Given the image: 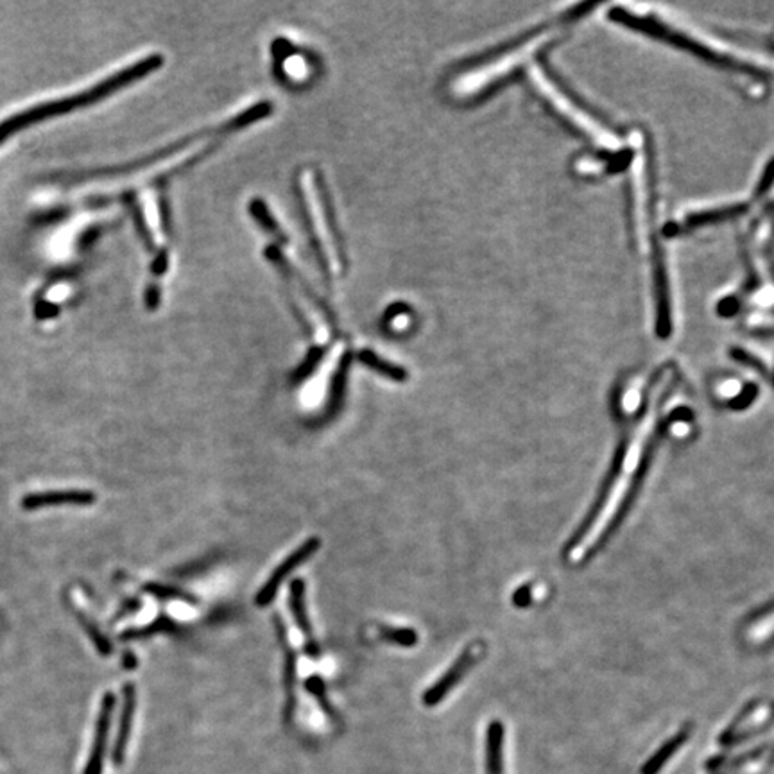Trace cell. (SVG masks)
<instances>
[{"instance_id": "obj_12", "label": "cell", "mask_w": 774, "mask_h": 774, "mask_svg": "<svg viewBox=\"0 0 774 774\" xmlns=\"http://www.w3.org/2000/svg\"><path fill=\"white\" fill-rule=\"evenodd\" d=\"M278 630H280V637H282V644H283V653H285V692L289 696V712L294 707V680H296V655L289 644V639L283 633L282 624L278 622Z\"/></svg>"}, {"instance_id": "obj_1", "label": "cell", "mask_w": 774, "mask_h": 774, "mask_svg": "<svg viewBox=\"0 0 774 774\" xmlns=\"http://www.w3.org/2000/svg\"><path fill=\"white\" fill-rule=\"evenodd\" d=\"M161 63H163V57L160 54L149 56V57L140 59L135 65H131V66H127V68H124V70H120V72L106 77L104 81L93 84L88 90H83L79 93H74V95H68V97H63V99H56V100H50V102L30 106L27 109L20 111V113H14V115L7 117L5 120L0 122V145L9 136H13L14 133L25 129L27 126H32V124H38V122H45L48 118L59 117L61 113H68V111H74V109H79V108H86V106H91V104L99 102L100 99H104V97H108V95H111L115 91L126 88L127 84H131V83H135V81L149 75L151 72H154L156 68H160Z\"/></svg>"}, {"instance_id": "obj_18", "label": "cell", "mask_w": 774, "mask_h": 774, "mask_svg": "<svg viewBox=\"0 0 774 774\" xmlns=\"http://www.w3.org/2000/svg\"><path fill=\"white\" fill-rule=\"evenodd\" d=\"M685 739H687V732H682L678 737H674V739H671L667 744H665V748H662L657 755H655V759H653V762H651V768H657V766H662L673 753H676V750L685 743Z\"/></svg>"}, {"instance_id": "obj_7", "label": "cell", "mask_w": 774, "mask_h": 774, "mask_svg": "<svg viewBox=\"0 0 774 774\" xmlns=\"http://www.w3.org/2000/svg\"><path fill=\"white\" fill-rule=\"evenodd\" d=\"M115 696L113 694H106L102 703H100V710H99V719L95 725V737H93V748L88 759V766L84 768V774H100L102 771V762H104V753H106V741H108V734H109V725H111V716L115 710Z\"/></svg>"}, {"instance_id": "obj_19", "label": "cell", "mask_w": 774, "mask_h": 774, "mask_svg": "<svg viewBox=\"0 0 774 774\" xmlns=\"http://www.w3.org/2000/svg\"><path fill=\"white\" fill-rule=\"evenodd\" d=\"M251 212L255 213V217L267 228V231H271V233H274L276 237H280L282 239V235L278 233V226H276V222L269 217V213H267V210H265V206H264V203L260 201V199H255V203H253V206H251Z\"/></svg>"}, {"instance_id": "obj_5", "label": "cell", "mask_w": 774, "mask_h": 774, "mask_svg": "<svg viewBox=\"0 0 774 774\" xmlns=\"http://www.w3.org/2000/svg\"><path fill=\"white\" fill-rule=\"evenodd\" d=\"M305 581L303 579H294L291 583L289 588V606L294 617V622L298 626V630L303 633L305 637V651L312 660H317L321 651L317 646V640L312 637V624L309 619V610H307V599H305Z\"/></svg>"}, {"instance_id": "obj_3", "label": "cell", "mask_w": 774, "mask_h": 774, "mask_svg": "<svg viewBox=\"0 0 774 774\" xmlns=\"http://www.w3.org/2000/svg\"><path fill=\"white\" fill-rule=\"evenodd\" d=\"M477 658H479L477 648L470 646L468 649H465L461 657H457V660L452 664V667L423 694V705L429 709L438 707L456 689V685L463 682V678L474 667Z\"/></svg>"}, {"instance_id": "obj_14", "label": "cell", "mask_w": 774, "mask_h": 774, "mask_svg": "<svg viewBox=\"0 0 774 774\" xmlns=\"http://www.w3.org/2000/svg\"><path fill=\"white\" fill-rule=\"evenodd\" d=\"M145 592H149L151 596L161 599V601H170V599H178V601H185L188 604H196V597L183 592L181 588L176 587H165V585H147Z\"/></svg>"}, {"instance_id": "obj_20", "label": "cell", "mask_w": 774, "mask_h": 774, "mask_svg": "<svg viewBox=\"0 0 774 774\" xmlns=\"http://www.w3.org/2000/svg\"><path fill=\"white\" fill-rule=\"evenodd\" d=\"M124 667L126 669H135L136 667V658L133 653H126L124 655Z\"/></svg>"}, {"instance_id": "obj_9", "label": "cell", "mask_w": 774, "mask_h": 774, "mask_svg": "<svg viewBox=\"0 0 774 774\" xmlns=\"http://www.w3.org/2000/svg\"><path fill=\"white\" fill-rule=\"evenodd\" d=\"M348 371H350V355H344L334 378H332V384H330V395H328V404H326V411H325L326 418L334 416L343 405L344 393H346Z\"/></svg>"}, {"instance_id": "obj_4", "label": "cell", "mask_w": 774, "mask_h": 774, "mask_svg": "<svg viewBox=\"0 0 774 774\" xmlns=\"http://www.w3.org/2000/svg\"><path fill=\"white\" fill-rule=\"evenodd\" d=\"M533 79H535V83H536V86L542 90V93L544 95H547L552 102H554V106L558 108V109H561L563 113H567V117L572 120V122H576L583 131H587V133H590L596 140H599V142H603V143H606V142H610L612 140V136L610 135H606L603 129H599L597 127V124L596 122H592L583 111H579L576 106H572L570 102H569V99L561 93V91H558L556 88H554V84L538 70V68H535L533 70ZM608 145V143H606Z\"/></svg>"}, {"instance_id": "obj_6", "label": "cell", "mask_w": 774, "mask_h": 774, "mask_svg": "<svg viewBox=\"0 0 774 774\" xmlns=\"http://www.w3.org/2000/svg\"><path fill=\"white\" fill-rule=\"evenodd\" d=\"M95 495L88 490H63V491H41L29 493L22 499V508L25 511H34L41 508L56 506H91Z\"/></svg>"}, {"instance_id": "obj_8", "label": "cell", "mask_w": 774, "mask_h": 774, "mask_svg": "<svg viewBox=\"0 0 774 774\" xmlns=\"http://www.w3.org/2000/svg\"><path fill=\"white\" fill-rule=\"evenodd\" d=\"M124 703H122V716L118 723V734L113 746V764L120 766L126 759V750L131 739V728H133V717L136 710V691L133 683H126L122 689Z\"/></svg>"}, {"instance_id": "obj_16", "label": "cell", "mask_w": 774, "mask_h": 774, "mask_svg": "<svg viewBox=\"0 0 774 774\" xmlns=\"http://www.w3.org/2000/svg\"><path fill=\"white\" fill-rule=\"evenodd\" d=\"M79 621H81V624H83V628L86 630V633H88V637L91 639V642H93V646L97 648V651L100 653V655H104V657H108L109 653H111V644H109V640L97 630V626L95 624H91L88 619H84L83 615L79 617Z\"/></svg>"}, {"instance_id": "obj_15", "label": "cell", "mask_w": 774, "mask_h": 774, "mask_svg": "<svg viewBox=\"0 0 774 774\" xmlns=\"http://www.w3.org/2000/svg\"><path fill=\"white\" fill-rule=\"evenodd\" d=\"M305 689H307V692L309 694H312L314 698H316V701L319 703V707L326 712V714H334V710H332V705L328 703V696H326V685H325V682H323V678L321 676H310L307 682H305Z\"/></svg>"}, {"instance_id": "obj_13", "label": "cell", "mask_w": 774, "mask_h": 774, "mask_svg": "<svg viewBox=\"0 0 774 774\" xmlns=\"http://www.w3.org/2000/svg\"><path fill=\"white\" fill-rule=\"evenodd\" d=\"M380 637L386 642H391V644H395L398 648H405V649L414 648L420 640L418 633L411 628H391V626L380 628Z\"/></svg>"}, {"instance_id": "obj_2", "label": "cell", "mask_w": 774, "mask_h": 774, "mask_svg": "<svg viewBox=\"0 0 774 774\" xmlns=\"http://www.w3.org/2000/svg\"><path fill=\"white\" fill-rule=\"evenodd\" d=\"M319 547H321V540L319 538H309L305 544H301L289 558H285L273 570V574L269 576V579L264 583V587L257 594L255 604L258 608H267L274 601V597H276L278 590L282 588L283 581L287 579V576H291L298 567H301L303 563H307L310 560V556L319 551Z\"/></svg>"}, {"instance_id": "obj_17", "label": "cell", "mask_w": 774, "mask_h": 774, "mask_svg": "<svg viewBox=\"0 0 774 774\" xmlns=\"http://www.w3.org/2000/svg\"><path fill=\"white\" fill-rule=\"evenodd\" d=\"M323 350H312L310 353H309V357L305 359V362L296 370V373H294V380L296 382H301V380H305V378H309L314 371H316V368L319 366V362H321V359H323Z\"/></svg>"}, {"instance_id": "obj_11", "label": "cell", "mask_w": 774, "mask_h": 774, "mask_svg": "<svg viewBox=\"0 0 774 774\" xmlns=\"http://www.w3.org/2000/svg\"><path fill=\"white\" fill-rule=\"evenodd\" d=\"M178 624L169 619L167 615H160L158 619H154L151 624L143 626V628H135V630H127L120 635L122 640H140V639H149L156 633H176Z\"/></svg>"}, {"instance_id": "obj_10", "label": "cell", "mask_w": 774, "mask_h": 774, "mask_svg": "<svg viewBox=\"0 0 774 774\" xmlns=\"http://www.w3.org/2000/svg\"><path fill=\"white\" fill-rule=\"evenodd\" d=\"M359 361L364 364V366H368L370 370H373V371H377L378 375H382V377H386V378H389V380H395V382H405L407 380V371L404 370V368H400V366H396V364H393V362H387V361H384L382 357H378L375 352H371V350H362L361 353H359Z\"/></svg>"}]
</instances>
